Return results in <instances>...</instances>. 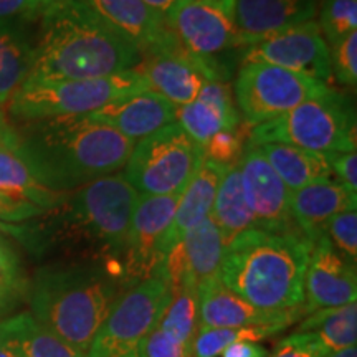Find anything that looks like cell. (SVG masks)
Returning <instances> with one entry per match:
<instances>
[{"mask_svg":"<svg viewBox=\"0 0 357 357\" xmlns=\"http://www.w3.org/2000/svg\"><path fill=\"white\" fill-rule=\"evenodd\" d=\"M137 202L139 194L123 172H116L66 192L55 207L30 218L33 222L7 225L6 231L19 235L35 252H82L121 281L119 260Z\"/></svg>","mask_w":357,"mask_h":357,"instance_id":"obj_1","label":"cell"},{"mask_svg":"<svg viewBox=\"0 0 357 357\" xmlns=\"http://www.w3.org/2000/svg\"><path fill=\"white\" fill-rule=\"evenodd\" d=\"M13 124L33 176L56 194L119 172L134 147L131 139L89 114Z\"/></svg>","mask_w":357,"mask_h":357,"instance_id":"obj_2","label":"cell"},{"mask_svg":"<svg viewBox=\"0 0 357 357\" xmlns=\"http://www.w3.org/2000/svg\"><path fill=\"white\" fill-rule=\"evenodd\" d=\"M26 79L105 78L136 70L142 53L78 0H53L40 15Z\"/></svg>","mask_w":357,"mask_h":357,"instance_id":"obj_3","label":"cell"},{"mask_svg":"<svg viewBox=\"0 0 357 357\" xmlns=\"http://www.w3.org/2000/svg\"><path fill=\"white\" fill-rule=\"evenodd\" d=\"M312 243L301 234L252 229L225 245L218 278L255 306L280 314L305 306V273Z\"/></svg>","mask_w":357,"mask_h":357,"instance_id":"obj_4","label":"cell"},{"mask_svg":"<svg viewBox=\"0 0 357 357\" xmlns=\"http://www.w3.org/2000/svg\"><path fill=\"white\" fill-rule=\"evenodd\" d=\"M124 284L101 263L40 268L30 281L32 316L84 357Z\"/></svg>","mask_w":357,"mask_h":357,"instance_id":"obj_5","label":"cell"},{"mask_svg":"<svg viewBox=\"0 0 357 357\" xmlns=\"http://www.w3.org/2000/svg\"><path fill=\"white\" fill-rule=\"evenodd\" d=\"M147 89L137 70L105 78L26 79L8 101V118L17 123L61 116L93 114L118 98Z\"/></svg>","mask_w":357,"mask_h":357,"instance_id":"obj_6","label":"cell"},{"mask_svg":"<svg viewBox=\"0 0 357 357\" xmlns=\"http://www.w3.org/2000/svg\"><path fill=\"white\" fill-rule=\"evenodd\" d=\"M252 144H288L319 154L354 153L356 116L337 91L301 102L280 118L250 129Z\"/></svg>","mask_w":357,"mask_h":357,"instance_id":"obj_7","label":"cell"},{"mask_svg":"<svg viewBox=\"0 0 357 357\" xmlns=\"http://www.w3.org/2000/svg\"><path fill=\"white\" fill-rule=\"evenodd\" d=\"M204 160L202 146L177 123L134 142L124 177L139 197L182 194Z\"/></svg>","mask_w":357,"mask_h":357,"instance_id":"obj_8","label":"cell"},{"mask_svg":"<svg viewBox=\"0 0 357 357\" xmlns=\"http://www.w3.org/2000/svg\"><path fill=\"white\" fill-rule=\"evenodd\" d=\"M164 275H154L121 293L84 357H124L155 328L171 301Z\"/></svg>","mask_w":357,"mask_h":357,"instance_id":"obj_9","label":"cell"},{"mask_svg":"<svg viewBox=\"0 0 357 357\" xmlns=\"http://www.w3.org/2000/svg\"><path fill=\"white\" fill-rule=\"evenodd\" d=\"M329 91V84L268 63H243L235 82L236 106L250 128L280 118Z\"/></svg>","mask_w":357,"mask_h":357,"instance_id":"obj_10","label":"cell"},{"mask_svg":"<svg viewBox=\"0 0 357 357\" xmlns=\"http://www.w3.org/2000/svg\"><path fill=\"white\" fill-rule=\"evenodd\" d=\"M178 197L181 194L139 197L119 260V276L126 289L151 276L160 275L166 260L164 242L174 220Z\"/></svg>","mask_w":357,"mask_h":357,"instance_id":"obj_11","label":"cell"},{"mask_svg":"<svg viewBox=\"0 0 357 357\" xmlns=\"http://www.w3.org/2000/svg\"><path fill=\"white\" fill-rule=\"evenodd\" d=\"M166 22L187 52L215 65L217 55L242 47L234 6L223 0H181Z\"/></svg>","mask_w":357,"mask_h":357,"instance_id":"obj_12","label":"cell"},{"mask_svg":"<svg viewBox=\"0 0 357 357\" xmlns=\"http://www.w3.org/2000/svg\"><path fill=\"white\" fill-rule=\"evenodd\" d=\"M243 63H268L328 84L333 78L329 45L314 20L289 26L250 45Z\"/></svg>","mask_w":357,"mask_h":357,"instance_id":"obj_13","label":"cell"},{"mask_svg":"<svg viewBox=\"0 0 357 357\" xmlns=\"http://www.w3.org/2000/svg\"><path fill=\"white\" fill-rule=\"evenodd\" d=\"M136 70L149 91L177 108L194 101L208 82L225 79L220 65L192 55L182 45L164 53L144 55Z\"/></svg>","mask_w":357,"mask_h":357,"instance_id":"obj_14","label":"cell"},{"mask_svg":"<svg viewBox=\"0 0 357 357\" xmlns=\"http://www.w3.org/2000/svg\"><path fill=\"white\" fill-rule=\"evenodd\" d=\"M240 176L257 229L275 234H301L289 211L291 190L268 164L260 147L248 141L240 159Z\"/></svg>","mask_w":357,"mask_h":357,"instance_id":"obj_15","label":"cell"},{"mask_svg":"<svg viewBox=\"0 0 357 357\" xmlns=\"http://www.w3.org/2000/svg\"><path fill=\"white\" fill-rule=\"evenodd\" d=\"M225 253V240L212 217L187 231L181 242L169 250L160 275L171 284V289L192 284L199 289L205 281L218 278Z\"/></svg>","mask_w":357,"mask_h":357,"instance_id":"obj_16","label":"cell"},{"mask_svg":"<svg viewBox=\"0 0 357 357\" xmlns=\"http://www.w3.org/2000/svg\"><path fill=\"white\" fill-rule=\"evenodd\" d=\"M356 265L347 261L326 235L312 245L305 273V307L307 314L326 307L356 303Z\"/></svg>","mask_w":357,"mask_h":357,"instance_id":"obj_17","label":"cell"},{"mask_svg":"<svg viewBox=\"0 0 357 357\" xmlns=\"http://www.w3.org/2000/svg\"><path fill=\"white\" fill-rule=\"evenodd\" d=\"M303 316H307L305 306L280 314L257 310L227 288L220 278L199 287V328H268L280 333Z\"/></svg>","mask_w":357,"mask_h":357,"instance_id":"obj_18","label":"cell"},{"mask_svg":"<svg viewBox=\"0 0 357 357\" xmlns=\"http://www.w3.org/2000/svg\"><path fill=\"white\" fill-rule=\"evenodd\" d=\"M111 29L137 45L142 56L178 47L166 19L151 10L142 0H78Z\"/></svg>","mask_w":357,"mask_h":357,"instance_id":"obj_19","label":"cell"},{"mask_svg":"<svg viewBox=\"0 0 357 357\" xmlns=\"http://www.w3.org/2000/svg\"><path fill=\"white\" fill-rule=\"evenodd\" d=\"M65 194L48 190L37 181L22 154L15 124L0 109V199L50 211Z\"/></svg>","mask_w":357,"mask_h":357,"instance_id":"obj_20","label":"cell"},{"mask_svg":"<svg viewBox=\"0 0 357 357\" xmlns=\"http://www.w3.org/2000/svg\"><path fill=\"white\" fill-rule=\"evenodd\" d=\"M176 111L177 106L164 100L158 93L142 89L111 101L109 105L89 114V118L113 128L132 142H137L176 123Z\"/></svg>","mask_w":357,"mask_h":357,"instance_id":"obj_21","label":"cell"},{"mask_svg":"<svg viewBox=\"0 0 357 357\" xmlns=\"http://www.w3.org/2000/svg\"><path fill=\"white\" fill-rule=\"evenodd\" d=\"M316 12L318 0H234V20L242 48L314 20Z\"/></svg>","mask_w":357,"mask_h":357,"instance_id":"obj_22","label":"cell"},{"mask_svg":"<svg viewBox=\"0 0 357 357\" xmlns=\"http://www.w3.org/2000/svg\"><path fill=\"white\" fill-rule=\"evenodd\" d=\"M289 211L298 230L314 245L333 217L357 211V192L336 181L316 182L291 192Z\"/></svg>","mask_w":357,"mask_h":357,"instance_id":"obj_23","label":"cell"},{"mask_svg":"<svg viewBox=\"0 0 357 357\" xmlns=\"http://www.w3.org/2000/svg\"><path fill=\"white\" fill-rule=\"evenodd\" d=\"M176 123L200 146L222 129L238 126L240 114L229 83L225 79L208 82L194 101L178 106Z\"/></svg>","mask_w":357,"mask_h":357,"instance_id":"obj_24","label":"cell"},{"mask_svg":"<svg viewBox=\"0 0 357 357\" xmlns=\"http://www.w3.org/2000/svg\"><path fill=\"white\" fill-rule=\"evenodd\" d=\"M227 169L229 167L220 166V164L205 158L200 162L199 169L178 197L174 220L167 231L166 242H164L166 255L174 245L184 238L187 231L199 225L207 217H211L218 184H220Z\"/></svg>","mask_w":357,"mask_h":357,"instance_id":"obj_25","label":"cell"},{"mask_svg":"<svg viewBox=\"0 0 357 357\" xmlns=\"http://www.w3.org/2000/svg\"><path fill=\"white\" fill-rule=\"evenodd\" d=\"M0 346L15 357H82L40 324L32 312H19L0 321Z\"/></svg>","mask_w":357,"mask_h":357,"instance_id":"obj_26","label":"cell"},{"mask_svg":"<svg viewBox=\"0 0 357 357\" xmlns=\"http://www.w3.org/2000/svg\"><path fill=\"white\" fill-rule=\"evenodd\" d=\"M273 171L291 192L316 182L334 181L328 155L288 144H257Z\"/></svg>","mask_w":357,"mask_h":357,"instance_id":"obj_27","label":"cell"},{"mask_svg":"<svg viewBox=\"0 0 357 357\" xmlns=\"http://www.w3.org/2000/svg\"><path fill=\"white\" fill-rule=\"evenodd\" d=\"M35 63V42L24 25H0V106L26 82Z\"/></svg>","mask_w":357,"mask_h":357,"instance_id":"obj_28","label":"cell"},{"mask_svg":"<svg viewBox=\"0 0 357 357\" xmlns=\"http://www.w3.org/2000/svg\"><path fill=\"white\" fill-rule=\"evenodd\" d=\"M211 217L220 229L225 245L243 231L257 229L255 217L245 199L240 162L230 166L223 174L215 200H213Z\"/></svg>","mask_w":357,"mask_h":357,"instance_id":"obj_29","label":"cell"},{"mask_svg":"<svg viewBox=\"0 0 357 357\" xmlns=\"http://www.w3.org/2000/svg\"><path fill=\"white\" fill-rule=\"evenodd\" d=\"M296 333H312L329 352H337L357 344V303L312 311L298 326Z\"/></svg>","mask_w":357,"mask_h":357,"instance_id":"obj_30","label":"cell"},{"mask_svg":"<svg viewBox=\"0 0 357 357\" xmlns=\"http://www.w3.org/2000/svg\"><path fill=\"white\" fill-rule=\"evenodd\" d=\"M30 281L15 247L0 235V321L29 298Z\"/></svg>","mask_w":357,"mask_h":357,"instance_id":"obj_31","label":"cell"},{"mask_svg":"<svg viewBox=\"0 0 357 357\" xmlns=\"http://www.w3.org/2000/svg\"><path fill=\"white\" fill-rule=\"evenodd\" d=\"M276 334L268 328H199L194 339V357H218L234 342H258Z\"/></svg>","mask_w":357,"mask_h":357,"instance_id":"obj_32","label":"cell"},{"mask_svg":"<svg viewBox=\"0 0 357 357\" xmlns=\"http://www.w3.org/2000/svg\"><path fill=\"white\" fill-rule=\"evenodd\" d=\"M318 25L329 45L357 32V0H323Z\"/></svg>","mask_w":357,"mask_h":357,"instance_id":"obj_33","label":"cell"},{"mask_svg":"<svg viewBox=\"0 0 357 357\" xmlns=\"http://www.w3.org/2000/svg\"><path fill=\"white\" fill-rule=\"evenodd\" d=\"M248 134L245 126H235L229 129H222L202 146V153L205 159H211L220 166L230 167L240 162L245 146H247Z\"/></svg>","mask_w":357,"mask_h":357,"instance_id":"obj_34","label":"cell"},{"mask_svg":"<svg viewBox=\"0 0 357 357\" xmlns=\"http://www.w3.org/2000/svg\"><path fill=\"white\" fill-rule=\"evenodd\" d=\"M324 235L333 247L356 265L357 261V211H346L333 217L326 225Z\"/></svg>","mask_w":357,"mask_h":357,"instance_id":"obj_35","label":"cell"},{"mask_svg":"<svg viewBox=\"0 0 357 357\" xmlns=\"http://www.w3.org/2000/svg\"><path fill=\"white\" fill-rule=\"evenodd\" d=\"M329 55L333 77L341 84L354 88L357 82V32L333 43Z\"/></svg>","mask_w":357,"mask_h":357,"instance_id":"obj_36","label":"cell"},{"mask_svg":"<svg viewBox=\"0 0 357 357\" xmlns=\"http://www.w3.org/2000/svg\"><path fill=\"white\" fill-rule=\"evenodd\" d=\"M331 354L312 333H293L276 344L270 357H326Z\"/></svg>","mask_w":357,"mask_h":357,"instance_id":"obj_37","label":"cell"},{"mask_svg":"<svg viewBox=\"0 0 357 357\" xmlns=\"http://www.w3.org/2000/svg\"><path fill=\"white\" fill-rule=\"evenodd\" d=\"M53 0H0V25H24L38 20Z\"/></svg>","mask_w":357,"mask_h":357,"instance_id":"obj_38","label":"cell"},{"mask_svg":"<svg viewBox=\"0 0 357 357\" xmlns=\"http://www.w3.org/2000/svg\"><path fill=\"white\" fill-rule=\"evenodd\" d=\"M328 155L329 167L337 182L347 189L357 192V154L354 153H331Z\"/></svg>","mask_w":357,"mask_h":357,"instance_id":"obj_39","label":"cell"},{"mask_svg":"<svg viewBox=\"0 0 357 357\" xmlns=\"http://www.w3.org/2000/svg\"><path fill=\"white\" fill-rule=\"evenodd\" d=\"M220 356L222 357H270V352H268L263 346L255 344V342L240 341V342H234V344H230L229 347H225Z\"/></svg>","mask_w":357,"mask_h":357,"instance_id":"obj_40","label":"cell"},{"mask_svg":"<svg viewBox=\"0 0 357 357\" xmlns=\"http://www.w3.org/2000/svg\"><path fill=\"white\" fill-rule=\"evenodd\" d=\"M151 10H154L158 15L162 17V19H167V15L174 10V7L177 6L181 0H142Z\"/></svg>","mask_w":357,"mask_h":357,"instance_id":"obj_41","label":"cell"},{"mask_svg":"<svg viewBox=\"0 0 357 357\" xmlns=\"http://www.w3.org/2000/svg\"><path fill=\"white\" fill-rule=\"evenodd\" d=\"M326 357H357V349L356 347H347V349L331 352V354H328Z\"/></svg>","mask_w":357,"mask_h":357,"instance_id":"obj_42","label":"cell"},{"mask_svg":"<svg viewBox=\"0 0 357 357\" xmlns=\"http://www.w3.org/2000/svg\"><path fill=\"white\" fill-rule=\"evenodd\" d=\"M0 357H15V356H13L8 349H6L3 346H0Z\"/></svg>","mask_w":357,"mask_h":357,"instance_id":"obj_43","label":"cell"},{"mask_svg":"<svg viewBox=\"0 0 357 357\" xmlns=\"http://www.w3.org/2000/svg\"><path fill=\"white\" fill-rule=\"evenodd\" d=\"M3 225V213H2V205H0V229H2Z\"/></svg>","mask_w":357,"mask_h":357,"instance_id":"obj_44","label":"cell"},{"mask_svg":"<svg viewBox=\"0 0 357 357\" xmlns=\"http://www.w3.org/2000/svg\"><path fill=\"white\" fill-rule=\"evenodd\" d=\"M124 357H139V356H137V352L134 351V352H131V354H128V356H124Z\"/></svg>","mask_w":357,"mask_h":357,"instance_id":"obj_45","label":"cell"},{"mask_svg":"<svg viewBox=\"0 0 357 357\" xmlns=\"http://www.w3.org/2000/svg\"><path fill=\"white\" fill-rule=\"evenodd\" d=\"M223 2H227V3H231V6H234V0H223Z\"/></svg>","mask_w":357,"mask_h":357,"instance_id":"obj_46","label":"cell"}]
</instances>
